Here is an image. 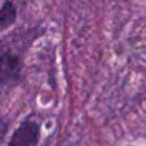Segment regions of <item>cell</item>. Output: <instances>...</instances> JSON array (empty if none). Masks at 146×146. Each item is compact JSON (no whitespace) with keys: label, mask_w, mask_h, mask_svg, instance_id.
I'll return each mask as SVG.
<instances>
[{"label":"cell","mask_w":146,"mask_h":146,"mask_svg":"<svg viewBox=\"0 0 146 146\" xmlns=\"http://www.w3.org/2000/svg\"><path fill=\"white\" fill-rule=\"evenodd\" d=\"M21 74V61L10 51L0 50V85L14 84Z\"/></svg>","instance_id":"cell-1"},{"label":"cell","mask_w":146,"mask_h":146,"mask_svg":"<svg viewBox=\"0 0 146 146\" xmlns=\"http://www.w3.org/2000/svg\"><path fill=\"white\" fill-rule=\"evenodd\" d=\"M40 128L33 121H24L14 132L9 146H36L38 142Z\"/></svg>","instance_id":"cell-2"},{"label":"cell","mask_w":146,"mask_h":146,"mask_svg":"<svg viewBox=\"0 0 146 146\" xmlns=\"http://www.w3.org/2000/svg\"><path fill=\"white\" fill-rule=\"evenodd\" d=\"M14 20H16V9L10 1H7L0 9V30L10 26Z\"/></svg>","instance_id":"cell-3"}]
</instances>
